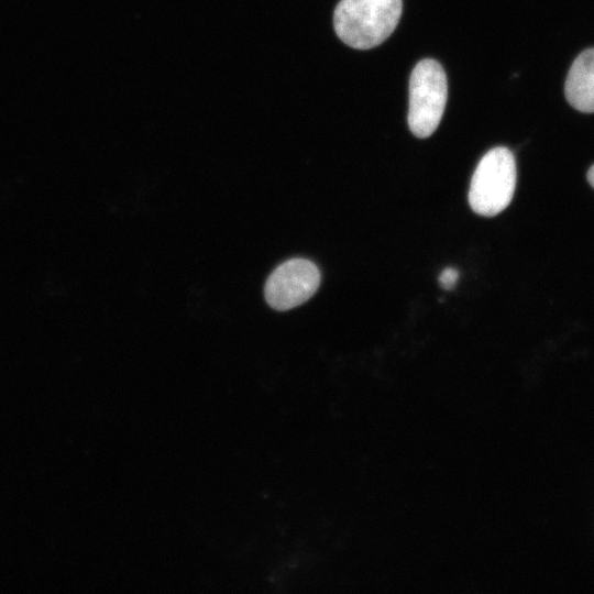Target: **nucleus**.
Here are the masks:
<instances>
[{"label":"nucleus","instance_id":"obj_1","mask_svg":"<svg viewBox=\"0 0 594 594\" xmlns=\"http://www.w3.org/2000/svg\"><path fill=\"white\" fill-rule=\"evenodd\" d=\"M403 0H341L333 13L338 37L356 50L373 48L396 29Z\"/></svg>","mask_w":594,"mask_h":594},{"label":"nucleus","instance_id":"obj_2","mask_svg":"<svg viewBox=\"0 0 594 594\" xmlns=\"http://www.w3.org/2000/svg\"><path fill=\"white\" fill-rule=\"evenodd\" d=\"M516 177V161L510 150L497 146L484 154L469 189V204L473 211L485 217L502 212L513 199Z\"/></svg>","mask_w":594,"mask_h":594},{"label":"nucleus","instance_id":"obj_3","mask_svg":"<svg viewBox=\"0 0 594 594\" xmlns=\"http://www.w3.org/2000/svg\"><path fill=\"white\" fill-rule=\"evenodd\" d=\"M448 98L447 76L435 59L420 61L409 79L408 125L417 138H428L438 128Z\"/></svg>","mask_w":594,"mask_h":594},{"label":"nucleus","instance_id":"obj_4","mask_svg":"<svg viewBox=\"0 0 594 594\" xmlns=\"http://www.w3.org/2000/svg\"><path fill=\"white\" fill-rule=\"evenodd\" d=\"M320 272L306 258H292L277 266L265 284V299L276 310H288L308 300L318 289Z\"/></svg>","mask_w":594,"mask_h":594},{"label":"nucleus","instance_id":"obj_5","mask_svg":"<svg viewBox=\"0 0 594 594\" xmlns=\"http://www.w3.org/2000/svg\"><path fill=\"white\" fill-rule=\"evenodd\" d=\"M569 103L585 113L594 112V48L583 51L572 63L564 85Z\"/></svg>","mask_w":594,"mask_h":594},{"label":"nucleus","instance_id":"obj_6","mask_svg":"<svg viewBox=\"0 0 594 594\" xmlns=\"http://www.w3.org/2000/svg\"><path fill=\"white\" fill-rule=\"evenodd\" d=\"M459 280V271L453 267L444 268L439 275V283L443 289H453Z\"/></svg>","mask_w":594,"mask_h":594},{"label":"nucleus","instance_id":"obj_7","mask_svg":"<svg viewBox=\"0 0 594 594\" xmlns=\"http://www.w3.org/2000/svg\"><path fill=\"white\" fill-rule=\"evenodd\" d=\"M587 179L592 187H594V165L590 168L587 173Z\"/></svg>","mask_w":594,"mask_h":594}]
</instances>
